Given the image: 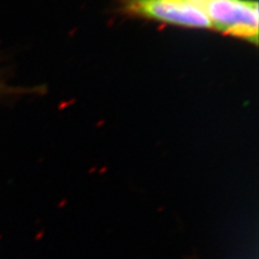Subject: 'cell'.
Here are the masks:
<instances>
[{"mask_svg": "<svg viewBox=\"0 0 259 259\" xmlns=\"http://www.w3.org/2000/svg\"><path fill=\"white\" fill-rule=\"evenodd\" d=\"M124 10L135 16L187 28H210L204 12L191 0H125Z\"/></svg>", "mask_w": 259, "mask_h": 259, "instance_id": "7a4b0ae2", "label": "cell"}, {"mask_svg": "<svg viewBox=\"0 0 259 259\" xmlns=\"http://www.w3.org/2000/svg\"><path fill=\"white\" fill-rule=\"evenodd\" d=\"M0 88H1V83H0Z\"/></svg>", "mask_w": 259, "mask_h": 259, "instance_id": "3957f363", "label": "cell"}, {"mask_svg": "<svg viewBox=\"0 0 259 259\" xmlns=\"http://www.w3.org/2000/svg\"><path fill=\"white\" fill-rule=\"evenodd\" d=\"M204 12L211 27L252 44L258 41L256 0H191Z\"/></svg>", "mask_w": 259, "mask_h": 259, "instance_id": "6da1fadb", "label": "cell"}]
</instances>
